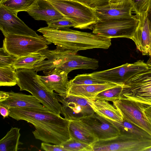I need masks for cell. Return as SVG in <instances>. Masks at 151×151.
<instances>
[{
    "label": "cell",
    "mask_w": 151,
    "mask_h": 151,
    "mask_svg": "<svg viewBox=\"0 0 151 151\" xmlns=\"http://www.w3.org/2000/svg\"><path fill=\"white\" fill-rule=\"evenodd\" d=\"M20 130L17 127H12L7 132L0 140V151H17L19 149V145L23 144L19 141Z\"/></svg>",
    "instance_id": "cb8c5ba5"
},
{
    "label": "cell",
    "mask_w": 151,
    "mask_h": 151,
    "mask_svg": "<svg viewBox=\"0 0 151 151\" xmlns=\"http://www.w3.org/2000/svg\"><path fill=\"white\" fill-rule=\"evenodd\" d=\"M27 12L35 20L45 21L46 22L64 17L47 0H37Z\"/></svg>",
    "instance_id": "d6986e66"
},
{
    "label": "cell",
    "mask_w": 151,
    "mask_h": 151,
    "mask_svg": "<svg viewBox=\"0 0 151 151\" xmlns=\"http://www.w3.org/2000/svg\"><path fill=\"white\" fill-rule=\"evenodd\" d=\"M37 31L51 44L77 52L94 48L106 49L111 45V38L69 28L58 29L47 27L40 28Z\"/></svg>",
    "instance_id": "7a4b0ae2"
},
{
    "label": "cell",
    "mask_w": 151,
    "mask_h": 151,
    "mask_svg": "<svg viewBox=\"0 0 151 151\" xmlns=\"http://www.w3.org/2000/svg\"><path fill=\"white\" fill-rule=\"evenodd\" d=\"M41 148L46 151H66L60 145H52L45 142L41 143Z\"/></svg>",
    "instance_id": "e575fe53"
},
{
    "label": "cell",
    "mask_w": 151,
    "mask_h": 151,
    "mask_svg": "<svg viewBox=\"0 0 151 151\" xmlns=\"http://www.w3.org/2000/svg\"><path fill=\"white\" fill-rule=\"evenodd\" d=\"M17 84L15 68L12 66L0 67V86H12Z\"/></svg>",
    "instance_id": "4316f807"
},
{
    "label": "cell",
    "mask_w": 151,
    "mask_h": 151,
    "mask_svg": "<svg viewBox=\"0 0 151 151\" xmlns=\"http://www.w3.org/2000/svg\"><path fill=\"white\" fill-rule=\"evenodd\" d=\"M77 52L70 50L63 63L58 68L68 74L79 69L96 70L99 67L98 60L77 54Z\"/></svg>",
    "instance_id": "e0dca14e"
},
{
    "label": "cell",
    "mask_w": 151,
    "mask_h": 151,
    "mask_svg": "<svg viewBox=\"0 0 151 151\" xmlns=\"http://www.w3.org/2000/svg\"><path fill=\"white\" fill-rule=\"evenodd\" d=\"M119 85L112 83L103 84L76 85H70L68 95H72L85 98H93L98 93Z\"/></svg>",
    "instance_id": "44dd1931"
},
{
    "label": "cell",
    "mask_w": 151,
    "mask_h": 151,
    "mask_svg": "<svg viewBox=\"0 0 151 151\" xmlns=\"http://www.w3.org/2000/svg\"><path fill=\"white\" fill-rule=\"evenodd\" d=\"M40 51L16 58L12 66L16 70L19 69H34L37 64L46 59V56Z\"/></svg>",
    "instance_id": "603a6c76"
},
{
    "label": "cell",
    "mask_w": 151,
    "mask_h": 151,
    "mask_svg": "<svg viewBox=\"0 0 151 151\" xmlns=\"http://www.w3.org/2000/svg\"><path fill=\"white\" fill-rule=\"evenodd\" d=\"M60 145L66 151H93L92 145L81 142L71 138Z\"/></svg>",
    "instance_id": "f1b7e54d"
},
{
    "label": "cell",
    "mask_w": 151,
    "mask_h": 151,
    "mask_svg": "<svg viewBox=\"0 0 151 151\" xmlns=\"http://www.w3.org/2000/svg\"><path fill=\"white\" fill-rule=\"evenodd\" d=\"M64 17L72 20L75 28L92 30L98 19L94 10L78 2L71 0H47Z\"/></svg>",
    "instance_id": "277c9868"
},
{
    "label": "cell",
    "mask_w": 151,
    "mask_h": 151,
    "mask_svg": "<svg viewBox=\"0 0 151 151\" xmlns=\"http://www.w3.org/2000/svg\"><path fill=\"white\" fill-rule=\"evenodd\" d=\"M41 104L40 101L32 95L15 93L12 91H0V104L9 109L28 108L50 111Z\"/></svg>",
    "instance_id": "4fadbf2b"
},
{
    "label": "cell",
    "mask_w": 151,
    "mask_h": 151,
    "mask_svg": "<svg viewBox=\"0 0 151 151\" xmlns=\"http://www.w3.org/2000/svg\"><path fill=\"white\" fill-rule=\"evenodd\" d=\"M139 22L134 35L131 39L142 55L148 54L151 39V30L146 13L138 16Z\"/></svg>",
    "instance_id": "ac0fdd59"
},
{
    "label": "cell",
    "mask_w": 151,
    "mask_h": 151,
    "mask_svg": "<svg viewBox=\"0 0 151 151\" xmlns=\"http://www.w3.org/2000/svg\"><path fill=\"white\" fill-rule=\"evenodd\" d=\"M121 97L151 107V67L131 77L124 85Z\"/></svg>",
    "instance_id": "52a82bcc"
},
{
    "label": "cell",
    "mask_w": 151,
    "mask_h": 151,
    "mask_svg": "<svg viewBox=\"0 0 151 151\" xmlns=\"http://www.w3.org/2000/svg\"><path fill=\"white\" fill-rule=\"evenodd\" d=\"M57 97L62 104L61 114L69 120H81L95 113L87 98L72 95L63 96L58 94Z\"/></svg>",
    "instance_id": "30bf717a"
},
{
    "label": "cell",
    "mask_w": 151,
    "mask_h": 151,
    "mask_svg": "<svg viewBox=\"0 0 151 151\" xmlns=\"http://www.w3.org/2000/svg\"><path fill=\"white\" fill-rule=\"evenodd\" d=\"M81 120L97 137L98 140L113 138L119 134V130L115 126L95 112Z\"/></svg>",
    "instance_id": "7c38bea8"
},
{
    "label": "cell",
    "mask_w": 151,
    "mask_h": 151,
    "mask_svg": "<svg viewBox=\"0 0 151 151\" xmlns=\"http://www.w3.org/2000/svg\"><path fill=\"white\" fill-rule=\"evenodd\" d=\"M47 27L58 29H64L71 27L75 28L76 24L71 19L65 17L58 19L47 22Z\"/></svg>",
    "instance_id": "4dcf8cb0"
},
{
    "label": "cell",
    "mask_w": 151,
    "mask_h": 151,
    "mask_svg": "<svg viewBox=\"0 0 151 151\" xmlns=\"http://www.w3.org/2000/svg\"><path fill=\"white\" fill-rule=\"evenodd\" d=\"M70 50L57 46L56 48L53 50L47 49L41 51L46 56L47 60L38 63L34 69L37 72L42 71L45 75L51 73L55 68H58L63 63Z\"/></svg>",
    "instance_id": "2e32d148"
},
{
    "label": "cell",
    "mask_w": 151,
    "mask_h": 151,
    "mask_svg": "<svg viewBox=\"0 0 151 151\" xmlns=\"http://www.w3.org/2000/svg\"><path fill=\"white\" fill-rule=\"evenodd\" d=\"M146 16L151 30V3L146 12Z\"/></svg>",
    "instance_id": "8d00e7d4"
},
{
    "label": "cell",
    "mask_w": 151,
    "mask_h": 151,
    "mask_svg": "<svg viewBox=\"0 0 151 151\" xmlns=\"http://www.w3.org/2000/svg\"><path fill=\"white\" fill-rule=\"evenodd\" d=\"M69 121V130L71 138L90 145H93L98 141L97 137L81 120Z\"/></svg>",
    "instance_id": "7402d4cb"
},
{
    "label": "cell",
    "mask_w": 151,
    "mask_h": 151,
    "mask_svg": "<svg viewBox=\"0 0 151 151\" xmlns=\"http://www.w3.org/2000/svg\"><path fill=\"white\" fill-rule=\"evenodd\" d=\"M139 22L134 16L127 17L99 20L93 26L92 33L104 37H124L131 39Z\"/></svg>",
    "instance_id": "8992f818"
},
{
    "label": "cell",
    "mask_w": 151,
    "mask_h": 151,
    "mask_svg": "<svg viewBox=\"0 0 151 151\" xmlns=\"http://www.w3.org/2000/svg\"><path fill=\"white\" fill-rule=\"evenodd\" d=\"M110 122L116 127L119 134L151 139V135L145 131L124 119H123V121L120 122Z\"/></svg>",
    "instance_id": "d4e9b609"
},
{
    "label": "cell",
    "mask_w": 151,
    "mask_h": 151,
    "mask_svg": "<svg viewBox=\"0 0 151 151\" xmlns=\"http://www.w3.org/2000/svg\"><path fill=\"white\" fill-rule=\"evenodd\" d=\"M17 85L20 90L26 91L38 99L44 106L58 114H61V104L58 100V94L46 90L38 81L34 69L16 70Z\"/></svg>",
    "instance_id": "3957f363"
},
{
    "label": "cell",
    "mask_w": 151,
    "mask_h": 151,
    "mask_svg": "<svg viewBox=\"0 0 151 151\" xmlns=\"http://www.w3.org/2000/svg\"><path fill=\"white\" fill-rule=\"evenodd\" d=\"M37 0H3L0 5L17 15L21 11L27 12Z\"/></svg>",
    "instance_id": "484cf974"
},
{
    "label": "cell",
    "mask_w": 151,
    "mask_h": 151,
    "mask_svg": "<svg viewBox=\"0 0 151 151\" xmlns=\"http://www.w3.org/2000/svg\"></svg>",
    "instance_id": "7bdbcfd3"
},
{
    "label": "cell",
    "mask_w": 151,
    "mask_h": 151,
    "mask_svg": "<svg viewBox=\"0 0 151 151\" xmlns=\"http://www.w3.org/2000/svg\"><path fill=\"white\" fill-rule=\"evenodd\" d=\"M148 68L146 63L140 60L133 63H126L112 68L90 74L93 78L106 83L124 85L131 77Z\"/></svg>",
    "instance_id": "9c48e42d"
},
{
    "label": "cell",
    "mask_w": 151,
    "mask_h": 151,
    "mask_svg": "<svg viewBox=\"0 0 151 151\" xmlns=\"http://www.w3.org/2000/svg\"><path fill=\"white\" fill-rule=\"evenodd\" d=\"M126 0H109V3H117L124 1Z\"/></svg>",
    "instance_id": "74e56055"
},
{
    "label": "cell",
    "mask_w": 151,
    "mask_h": 151,
    "mask_svg": "<svg viewBox=\"0 0 151 151\" xmlns=\"http://www.w3.org/2000/svg\"><path fill=\"white\" fill-rule=\"evenodd\" d=\"M51 44L43 36L9 34L4 36L2 47L10 54L18 58L47 49Z\"/></svg>",
    "instance_id": "5b68a950"
},
{
    "label": "cell",
    "mask_w": 151,
    "mask_h": 151,
    "mask_svg": "<svg viewBox=\"0 0 151 151\" xmlns=\"http://www.w3.org/2000/svg\"><path fill=\"white\" fill-rule=\"evenodd\" d=\"M145 151H151V147L148 148Z\"/></svg>",
    "instance_id": "60d3db41"
},
{
    "label": "cell",
    "mask_w": 151,
    "mask_h": 151,
    "mask_svg": "<svg viewBox=\"0 0 151 151\" xmlns=\"http://www.w3.org/2000/svg\"><path fill=\"white\" fill-rule=\"evenodd\" d=\"M98 20L129 17L132 16L133 7L130 0H126L117 3L109 4L93 10Z\"/></svg>",
    "instance_id": "9a60e30c"
},
{
    "label": "cell",
    "mask_w": 151,
    "mask_h": 151,
    "mask_svg": "<svg viewBox=\"0 0 151 151\" xmlns=\"http://www.w3.org/2000/svg\"><path fill=\"white\" fill-rule=\"evenodd\" d=\"M146 63L147 65L151 67V58H150L149 60L147 61Z\"/></svg>",
    "instance_id": "f35d334b"
},
{
    "label": "cell",
    "mask_w": 151,
    "mask_h": 151,
    "mask_svg": "<svg viewBox=\"0 0 151 151\" xmlns=\"http://www.w3.org/2000/svg\"><path fill=\"white\" fill-rule=\"evenodd\" d=\"M123 87L124 85H119L106 89L100 92L93 99L113 102L121 97Z\"/></svg>",
    "instance_id": "83f0119b"
},
{
    "label": "cell",
    "mask_w": 151,
    "mask_h": 151,
    "mask_svg": "<svg viewBox=\"0 0 151 151\" xmlns=\"http://www.w3.org/2000/svg\"><path fill=\"white\" fill-rule=\"evenodd\" d=\"M70 85H81L98 84L106 82L95 78L90 74L78 75L70 81Z\"/></svg>",
    "instance_id": "f546056e"
},
{
    "label": "cell",
    "mask_w": 151,
    "mask_h": 151,
    "mask_svg": "<svg viewBox=\"0 0 151 151\" xmlns=\"http://www.w3.org/2000/svg\"><path fill=\"white\" fill-rule=\"evenodd\" d=\"M9 108L0 104V112L3 118L9 116Z\"/></svg>",
    "instance_id": "d590c367"
},
{
    "label": "cell",
    "mask_w": 151,
    "mask_h": 151,
    "mask_svg": "<svg viewBox=\"0 0 151 151\" xmlns=\"http://www.w3.org/2000/svg\"><path fill=\"white\" fill-rule=\"evenodd\" d=\"M133 11L137 16L146 13L151 3V0H130Z\"/></svg>",
    "instance_id": "1f68e13d"
},
{
    "label": "cell",
    "mask_w": 151,
    "mask_h": 151,
    "mask_svg": "<svg viewBox=\"0 0 151 151\" xmlns=\"http://www.w3.org/2000/svg\"><path fill=\"white\" fill-rule=\"evenodd\" d=\"M68 74L57 68L50 74L45 76L37 75V77L38 81L46 90L50 92L54 91L59 95L66 96L70 86Z\"/></svg>",
    "instance_id": "5bb4252c"
},
{
    "label": "cell",
    "mask_w": 151,
    "mask_h": 151,
    "mask_svg": "<svg viewBox=\"0 0 151 151\" xmlns=\"http://www.w3.org/2000/svg\"><path fill=\"white\" fill-rule=\"evenodd\" d=\"M16 57L7 52L2 47L0 48V67L12 66Z\"/></svg>",
    "instance_id": "d6a6232c"
},
{
    "label": "cell",
    "mask_w": 151,
    "mask_h": 151,
    "mask_svg": "<svg viewBox=\"0 0 151 151\" xmlns=\"http://www.w3.org/2000/svg\"><path fill=\"white\" fill-rule=\"evenodd\" d=\"M0 29L5 36L9 34L39 37L41 35L29 27L15 15L0 5Z\"/></svg>",
    "instance_id": "8fae6325"
},
{
    "label": "cell",
    "mask_w": 151,
    "mask_h": 151,
    "mask_svg": "<svg viewBox=\"0 0 151 151\" xmlns=\"http://www.w3.org/2000/svg\"><path fill=\"white\" fill-rule=\"evenodd\" d=\"M113 103L123 119L136 125L151 135V123L145 114L144 104L123 97Z\"/></svg>",
    "instance_id": "ba28073f"
},
{
    "label": "cell",
    "mask_w": 151,
    "mask_h": 151,
    "mask_svg": "<svg viewBox=\"0 0 151 151\" xmlns=\"http://www.w3.org/2000/svg\"><path fill=\"white\" fill-rule=\"evenodd\" d=\"M9 116L17 120H23L35 128V138L43 142L60 145L71 137L69 120L50 111L28 108L9 109Z\"/></svg>",
    "instance_id": "6da1fadb"
},
{
    "label": "cell",
    "mask_w": 151,
    "mask_h": 151,
    "mask_svg": "<svg viewBox=\"0 0 151 151\" xmlns=\"http://www.w3.org/2000/svg\"><path fill=\"white\" fill-rule=\"evenodd\" d=\"M94 10L109 3V0H72Z\"/></svg>",
    "instance_id": "836d02e7"
},
{
    "label": "cell",
    "mask_w": 151,
    "mask_h": 151,
    "mask_svg": "<svg viewBox=\"0 0 151 151\" xmlns=\"http://www.w3.org/2000/svg\"><path fill=\"white\" fill-rule=\"evenodd\" d=\"M148 55L150 56V58H151V39L150 45L149 50V51Z\"/></svg>",
    "instance_id": "ab89813d"
},
{
    "label": "cell",
    "mask_w": 151,
    "mask_h": 151,
    "mask_svg": "<svg viewBox=\"0 0 151 151\" xmlns=\"http://www.w3.org/2000/svg\"><path fill=\"white\" fill-rule=\"evenodd\" d=\"M3 0H0V3Z\"/></svg>",
    "instance_id": "b9f144b4"
},
{
    "label": "cell",
    "mask_w": 151,
    "mask_h": 151,
    "mask_svg": "<svg viewBox=\"0 0 151 151\" xmlns=\"http://www.w3.org/2000/svg\"><path fill=\"white\" fill-rule=\"evenodd\" d=\"M87 99L94 112L99 115L110 122H120L123 121L119 111L107 101L93 98Z\"/></svg>",
    "instance_id": "ffe728a7"
}]
</instances>
